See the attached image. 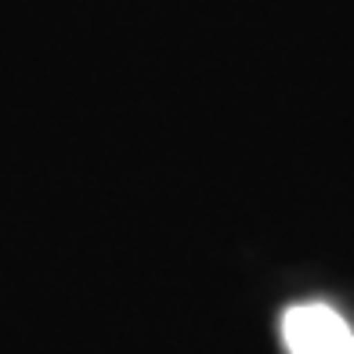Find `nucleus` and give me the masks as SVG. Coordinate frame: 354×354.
Returning <instances> with one entry per match:
<instances>
[{"mask_svg": "<svg viewBox=\"0 0 354 354\" xmlns=\"http://www.w3.org/2000/svg\"><path fill=\"white\" fill-rule=\"evenodd\" d=\"M289 354H354V329L329 304H297L282 318Z\"/></svg>", "mask_w": 354, "mask_h": 354, "instance_id": "obj_1", "label": "nucleus"}]
</instances>
